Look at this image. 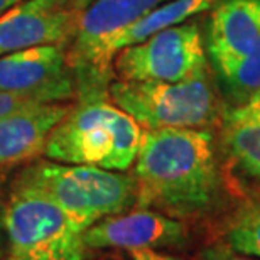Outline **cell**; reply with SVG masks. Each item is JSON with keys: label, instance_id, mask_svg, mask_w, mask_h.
I'll return each instance as SVG.
<instances>
[{"label": "cell", "instance_id": "cell-6", "mask_svg": "<svg viewBox=\"0 0 260 260\" xmlns=\"http://www.w3.org/2000/svg\"><path fill=\"white\" fill-rule=\"evenodd\" d=\"M164 2L168 0H93L80 10L71 49L66 54L73 71L85 81L81 96L108 95V88L102 83L110 68L105 54L108 43Z\"/></svg>", "mask_w": 260, "mask_h": 260}, {"label": "cell", "instance_id": "cell-19", "mask_svg": "<svg viewBox=\"0 0 260 260\" xmlns=\"http://www.w3.org/2000/svg\"><path fill=\"white\" fill-rule=\"evenodd\" d=\"M128 255L132 260H183L179 257L169 255V253L150 250V248H139V250H128Z\"/></svg>", "mask_w": 260, "mask_h": 260}, {"label": "cell", "instance_id": "cell-16", "mask_svg": "<svg viewBox=\"0 0 260 260\" xmlns=\"http://www.w3.org/2000/svg\"><path fill=\"white\" fill-rule=\"evenodd\" d=\"M221 243L242 255L260 258V205H245L233 213Z\"/></svg>", "mask_w": 260, "mask_h": 260}, {"label": "cell", "instance_id": "cell-24", "mask_svg": "<svg viewBox=\"0 0 260 260\" xmlns=\"http://www.w3.org/2000/svg\"><path fill=\"white\" fill-rule=\"evenodd\" d=\"M86 260V258H85ZM93 260H107V258H93Z\"/></svg>", "mask_w": 260, "mask_h": 260}, {"label": "cell", "instance_id": "cell-14", "mask_svg": "<svg viewBox=\"0 0 260 260\" xmlns=\"http://www.w3.org/2000/svg\"><path fill=\"white\" fill-rule=\"evenodd\" d=\"M221 0H168L160 4L159 7L127 27L123 32L117 34L107 46V61L112 64V58L117 51H120L127 46L142 43L152 34L164 30L168 27L184 24L196 15L211 10Z\"/></svg>", "mask_w": 260, "mask_h": 260}, {"label": "cell", "instance_id": "cell-1", "mask_svg": "<svg viewBox=\"0 0 260 260\" xmlns=\"http://www.w3.org/2000/svg\"><path fill=\"white\" fill-rule=\"evenodd\" d=\"M135 208L176 220H203L223 200V178L210 128L144 130L134 162Z\"/></svg>", "mask_w": 260, "mask_h": 260}, {"label": "cell", "instance_id": "cell-4", "mask_svg": "<svg viewBox=\"0 0 260 260\" xmlns=\"http://www.w3.org/2000/svg\"><path fill=\"white\" fill-rule=\"evenodd\" d=\"M108 98L144 130L210 128L220 120V102L208 73L184 81L117 80Z\"/></svg>", "mask_w": 260, "mask_h": 260}, {"label": "cell", "instance_id": "cell-7", "mask_svg": "<svg viewBox=\"0 0 260 260\" xmlns=\"http://www.w3.org/2000/svg\"><path fill=\"white\" fill-rule=\"evenodd\" d=\"M118 80L184 81L206 71L201 29L184 22L152 34L142 43L117 51L112 58Z\"/></svg>", "mask_w": 260, "mask_h": 260}, {"label": "cell", "instance_id": "cell-21", "mask_svg": "<svg viewBox=\"0 0 260 260\" xmlns=\"http://www.w3.org/2000/svg\"><path fill=\"white\" fill-rule=\"evenodd\" d=\"M56 2H59V4L66 5V7H71V9L78 10V9H76V5H78V0H56Z\"/></svg>", "mask_w": 260, "mask_h": 260}, {"label": "cell", "instance_id": "cell-11", "mask_svg": "<svg viewBox=\"0 0 260 260\" xmlns=\"http://www.w3.org/2000/svg\"><path fill=\"white\" fill-rule=\"evenodd\" d=\"M206 46L216 70L250 53L260 43V0H221L211 9Z\"/></svg>", "mask_w": 260, "mask_h": 260}, {"label": "cell", "instance_id": "cell-10", "mask_svg": "<svg viewBox=\"0 0 260 260\" xmlns=\"http://www.w3.org/2000/svg\"><path fill=\"white\" fill-rule=\"evenodd\" d=\"M78 10L56 0H24L0 15V56L36 46L61 44L76 32Z\"/></svg>", "mask_w": 260, "mask_h": 260}, {"label": "cell", "instance_id": "cell-18", "mask_svg": "<svg viewBox=\"0 0 260 260\" xmlns=\"http://www.w3.org/2000/svg\"><path fill=\"white\" fill-rule=\"evenodd\" d=\"M34 105H39V102H34V100H29V98L15 96V95H10V93L0 91V118L7 117V115H10V113L20 112V110H24V108L34 107Z\"/></svg>", "mask_w": 260, "mask_h": 260}, {"label": "cell", "instance_id": "cell-15", "mask_svg": "<svg viewBox=\"0 0 260 260\" xmlns=\"http://www.w3.org/2000/svg\"><path fill=\"white\" fill-rule=\"evenodd\" d=\"M235 107L247 103L260 91V43L255 49L218 70Z\"/></svg>", "mask_w": 260, "mask_h": 260}, {"label": "cell", "instance_id": "cell-20", "mask_svg": "<svg viewBox=\"0 0 260 260\" xmlns=\"http://www.w3.org/2000/svg\"><path fill=\"white\" fill-rule=\"evenodd\" d=\"M20 2H24V0H0V15H4L7 10L15 7V5Z\"/></svg>", "mask_w": 260, "mask_h": 260}, {"label": "cell", "instance_id": "cell-2", "mask_svg": "<svg viewBox=\"0 0 260 260\" xmlns=\"http://www.w3.org/2000/svg\"><path fill=\"white\" fill-rule=\"evenodd\" d=\"M144 128L105 95L81 96L49 134L43 154L63 164L127 171L139 154Z\"/></svg>", "mask_w": 260, "mask_h": 260}, {"label": "cell", "instance_id": "cell-9", "mask_svg": "<svg viewBox=\"0 0 260 260\" xmlns=\"http://www.w3.org/2000/svg\"><path fill=\"white\" fill-rule=\"evenodd\" d=\"M83 243L88 250L103 248H183L189 240L184 221L176 220L149 208H132L120 215L98 220L83 232Z\"/></svg>", "mask_w": 260, "mask_h": 260}, {"label": "cell", "instance_id": "cell-8", "mask_svg": "<svg viewBox=\"0 0 260 260\" xmlns=\"http://www.w3.org/2000/svg\"><path fill=\"white\" fill-rule=\"evenodd\" d=\"M0 91L39 103H66L78 85L63 46L46 44L0 56Z\"/></svg>", "mask_w": 260, "mask_h": 260}, {"label": "cell", "instance_id": "cell-3", "mask_svg": "<svg viewBox=\"0 0 260 260\" xmlns=\"http://www.w3.org/2000/svg\"><path fill=\"white\" fill-rule=\"evenodd\" d=\"M12 188L53 201L83 232L98 220L132 210L137 200L134 176L49 159L20 171Z\"/></svg>", "mask_w": 260, "mask_h": 260}, {"label": "cell", "instance_id": "cell-23", "mask_svg": "<svg viewBox=\"0 0 260 260\" xmlns=\"http://www.w3.org/2000/svg\"><path fill=\"white\" fill-rule=\"evenodd\" d=\"M250 103H253V105H257V107H260V91L257 93V95H253L250 100H248Z\"/></svg>", "mask_w": 260, "mask_h": 260}, {"label": "cell", "instance_id": "cell-13", "mask_svg": "<svg viewBox=\"0 0 260 260\" xmlns=\"http://www.w3.org/2000/svg\"><path fill=\"white\" fill-rule=\"evenodd\" d=\"M223 144L238 168L260 181V107L247 102L226 112Z\"/></svg>", "mask_w": 260, "mask_h": 260}, {"label": "cell", "instance_id": "cell-17", "mask_svg": "<svg viewBox=\"0 0 260 260\" xmlns=\"http://www.w3.org/2000/svg\"><path fill=\"white\" fill-rule=\"evenodd\" d=\"M198 260H260V258L233 252L225 243H215V245L203 248V250L198 253Z\"/></svg>", "mask_w": 260, "mask_h": 260}, {"label": "cell", "instance_id": "cell-22", "mask_svg": "<svg viewBox=\"0 0 260 260\" xmlns=\"http://www.w3.org/2000/svg\"><path fill=\"white\" fill-rule=\"evenodd\" d=\"M93 2V0H78V5H76V9H78V12H80V10H83L86 7V5H90Z\"/></svg>", "mask_w": 260, "mask_h": 260}, {"label": "cell", "instance_id": "cell-12", "mask_svg": "<svg viewBox=\"0 0 260 260\" xmlns=\"http://www.w3.org/2000/svg\"><path fill=\"white\" fill-rule=\"evenodd\" d=\"M70 108L66 103H39L0 118V166L39 155L49 134Z\"/></svg>", "mask_w": 260, "mask_h": 260}, {"label": "cell", "instance_id": "cell-5", "mask_svg": "<svg viewBox=\"0 0 260 260\" xmlns=\"http://www.w3.org/2000/svg\"><path fill=\"white\" fill-rule=\"evenodd\" d=\"M9 260H85L83 230L53 201L12 188L2 213Z\"/></svg>", "mask_w": 260, "mask_h": 260}]
</instances>
